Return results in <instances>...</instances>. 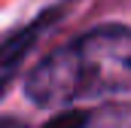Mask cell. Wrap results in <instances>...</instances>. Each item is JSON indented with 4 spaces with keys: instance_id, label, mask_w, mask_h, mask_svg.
Returning <instances> with one entry per match:
<instances>
[{
    "instance_id": "3957f363",
    "label": "cell",
    "mask_w": 131,
    "mask_h": 128,
    "mask_svg": "<svg viewBox=\"0 0 131 128\" xmlns=\"http://www.w3.org/2000/svg\"><path fill=\"white\" fill-rule=\"evenodd\" d=\"M0 128H25L21 122H0Z\"/></svg>"
},
{
    "instance_id": "6da1fadb",
    "label": "cell",
    "mask_w": 131,
    "mask_h": 128,
    "mask_svg": "<svg viewBox=\"0 0 131 128\" xmlns=\"http://www.w3.org/2000/svg\"><path fill=\"white\" fill-rule=\"evenodd\" d=\"M131 86V28L110 25L61 46L34 67L25 92L40 107H67Z\"/></svg>"
},
{
    "instance_id": "7a4b0ae2",
    "label": "cell",
    "mask_w": 131,
    "mask_h": 128,
    "mask_svg": "<svg viewBox=\"0 0 131 128\" xmlns=\"http://www.w3.org/2000/svg\"><path fill=\"white\" fill-rule=\"evenodd\" d=\"M79 128H131V104H110L82 119Z\"/></svg>"
}]
</instances>
